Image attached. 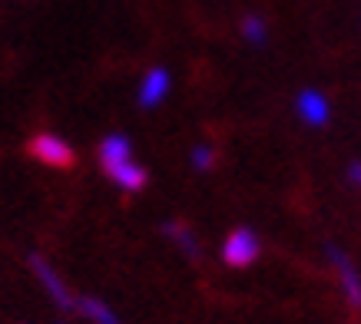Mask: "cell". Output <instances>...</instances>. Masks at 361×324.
Returning <instances> with one entry per match:
<instances>
[{
    "instance_id": "cell-1",
    "label": "cell",
    "mask_w": 361,
    "mask_h": 324,
    "mask_svg": "<svg viewBox=\"0 0 361 324\" xmlns=\"http://www.w3.org/2000/svg\"><path fill=\"white\" fill-rule=\"evenodd\" d=\"M219 255H222V261H226L229 268H249V265H255L259 255H262V238H259L255 228L239 225V228H232L229 235H226Z\"/></svg>"
},
{
    "instance_id": "cell-2",
    "label": "cell",
    "mask_w": 361,
    "mask_h": 324,
    "mask_svg": "<svg viewBox=\"0 0 361 324\" xmlns=\"http://www.w3.org/2000/svg\"><path fill=\"white\" fill-rule=\"evenodd\" d=\"M27 261H30V271L37 275V281L44 285V292L50 294V301H54L63 314L77 311V294L70 292V285L63 281V275H60V271H56L44 255H37V251H30V258Z\"/></svg>"
},
{
    "instance_id": "cell-3",
    "label": "cell",
    "mask_w": 361,
    "mask_h": 324,
    "mask_svg": "<svg viewBox=\"0 0 361 324\" xmlns=\"http://www.w3.org/2000/svg\"><path fill=\"white\" fill-rule=\"evenodd\" d=\"M27 152H30L37 162L54 166V169H70L73 159H77L73 146H70L63 136H56V132H37V136L27 142Z\"/></svg>"
},
{
    "instance_id": "cell-4",
    "label": "cell",
    "mask_w": 361,
    "mask_h": 324,
    "mask_svg": "<svg viewBox=\"0 0 361 324\" xmlns=\"http://www.w3.org/2000/svg\"><path fill=\"white\" fill-rule=\"evenodd\" d=\"M295 116L305 123V126H312V130H322V126H329L331 119V103L329 96L322 93V89H298L295 96Z\"/></svg>"
},
{
    "instance_id": "cell-5",
    "label": "cell",
    "mask_w": 361,
    "mask_h": 324,
    "mask_svg": "<svg viewBox=\"0 0 361 324\" xmlns=\"http://www.w3.org/2000/svg\"><path fill=\"white\" fill-rule=\"evenodd\" d=\"M325 258L331 261V268L338 271V281H341V292L348 298L351 308H361V275L355 268V261L338 249V245H325Z\"/></svg>"
},
{
    "instance_id": "cell-6",
    "label": "cell",
    "mask_w": 361,
    "mask_h": 324,
    "mask_svg": "<svg viewBox=\"0 0 361 324\" xmlns=\"http://www.w3.org/2000/svg\"><path fill=\"white\" fill-rule=\"evenodd\" d=\"M169 87H173V76L166 66H153L149 73L140 80V89H136V103L142 109H153L159 106L166 96H169Z\"/></svg>"
},
{
    "instance_id": "cell-7",
    "label": "cell",
    "mask_w": 361,
    "mask_h": 324,
    "mask_svg": "<svg viewBox=\"0 0 361 324\" xmlns=\"http://www.w3.org/2000/svg\"><path fill=\"white\" fill-rule=\"evenodd\" d=\"M103 173L110 175L113 185H120L123 192H140V189H146V182H149V173H146L136 159H123V162H116V166H106Z\"/></svg>"
},
{
    "instance_id": "cell-8",
    "label": "cell",
    "mask_w": 361,
    "mask_h": 324,
    "mask_svg": "<svg viewBox=\"0 0 361 324\" xmlns=\"http://www.w3.org/2000/svg\"><path fill=\"white\" fill-rule=\"evenodd\" d=\"M77 314L80 318H87L90 324H126L120 314L113 311L110 304L93 298V294H80L77 298Z\"/></svg>"
},
{
    "instance_id": "cell-9",
    "label": "cell",
    "mask_w": 361,
    "mask_h": 324,
    "mask_svg": "<svg viewBox=\"0 0 361 324\" xmlns=\"http://www.w3.org/2000/svg\"><path fill=\"white\" fill-rule=\"evenodd\" d=\"M163 235L173 242L176 249L183 251L186 258H199L202 255V249H199V238H196V232L189 225H183V222H163Z\"/></svg>"
},
{
    "instance_id": "cell-10",
    "label": "cell",
    "mask_w": 361,
    "mask_h": 324,
    "mask_svg": "<svg viewBox=\"0 0 361 324\" xmlns=\"http://www.w3.org/2000/svg\"><path fill=\"white\" fill-rule=\"evenodd\" d=\"M123 159H133V142L130 136H123V132H110L106 139L99 142V166L106 169V166H116Z\"/></svg>"
},
{
    "instance_id": "cell-11",
    "label": "cell",
    "mask_w": 361,
    "mask_h": 324,
    "mask_svg": "<svg viewBox=\"0 0 361 324\" xmlns=\"http://www.w3.org/2000/svg\"><path fill=\"white\" fill-rule=\"evenodd\" d=\"M239 33H242V40L252 46H262L269 44V23L259 17V13H245L239 20Z\"/></svg>"
},
{
    "instance_id": "cell-12",
    "label": "cell",
    "mask_w": 361,
    "mask_h": 324,
    "mask_svg": "<svg viewBox=\"0 0 361 324\" xmlns=\"http://www.w3.org/2000/svg\"><path fill=\"white\" fill-rule=\"evenodd\" d=\"M189 166L196 169V173H209L212 166H216V146H209V142H199L189 149Z\"/></svg>"
},
{
    "instance_id": "cell-13",
    "label": "cell",
    "mask_w": 361,
    "mask_h": 324,
    "mask_svg": "<svg viewBox=\"0 0 361 324\" xmlns=\"http://www.w3.org/2000/svg\"><path fill=\"white\" fill-rule=\"evenodd\" d=\"M345 179H348L355 189H361V159L348 162V169H345Z\"/></svg>"
},
{
    "instance_id": "cell-14",
    "label": "cell",
    "mask_w": 361,
    "mask_h": 324,
    "mask_svg": "<svg viewBox=\"0 0 361 324\" xmlns=\"http://www.w3.org/2000/svg\"><path fill=\"white\" fill-rule=\"evenodd\" d=\"M60 324H70V321H60Z\"/></svg>"
}]
</instances>
